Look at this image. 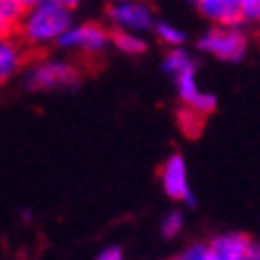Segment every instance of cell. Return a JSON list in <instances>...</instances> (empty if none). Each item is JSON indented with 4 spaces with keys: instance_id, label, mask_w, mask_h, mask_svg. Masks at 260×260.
I'll return each instance as SVG.
<instances>
[{
    "instance_id": "cell-1",
    "label": "cell",
    "mask_w": 260,
    "mask_h": 260,
    "mask_svg": "<svg viewBox=\"0 0 260 260\" xmlns=\"http://www.w3.org/2000/svg\"><path fill=\"white\" fill-rule=\"evenodd\" d=\"M72 26H74L72 10L64 8L57 0H46L39 8L26 10V15H24L22 24L17 29V39L26 48L57 46L60 39L70 31Z\"/></svg>"
},
{
    "instance_id": "cell-2",
    "label": "cell",
    "mask_w": 260,
    "mask_h": 260,
    "mask_svg": "<svg viewBox=\"0 0 260 260\" xmlns=\"http://www.w3.org/2000/svg\"><path fill=\"white\" fill-rule=\"evenodd\" d=\"M198 48L222 62H239L248 50V36L241 26H213L198 39Z\"/></svg>"
},
{
    "instance_id": "cell-3",
    "label": "cell",
    "mask_w": 260,
    "mask_h": 260,
    "mask_svg": "<svg viewBox=\"0 0 260 260\" xmlns=\"http://www.w3.org/2000/svg\"><path fill=\"white\" fill-rule=\"evenodd\" d=\"M77 79H79V70L77 64L67 62V60H41L26 74V84L34 91L74 86Z\"/></svg>"
},
{
    "instance_id": "cell-4",
    "label": "cell",
    "mask_w": 260,
    "mask_h": 260,
    "mask_svg": "<svg viewBox=\"0 0 260 260\" xmlns=\"http://www.w3.org/2000/svg\"><path fill=\"white\" fill-rule=\"evenodd\" d=\"M110 43H112V31H108L105 26L95 22H86V24H74L70 31L60 39L57 46L67 48V50H79L84 55H98Z\"/></svg>"
},
{
    "instance_id": "cell-5",
    "label": "cell",
    "mask_w": 260,
    "mask_h": 260,
    "mask_svg": "<svg viewBox=\"0 0 260 260\" xmlns=\"http://www.w3.org/2000/svg\"><path fill=\"white\" fill-rule=\"evenodd\" d=\"M110 22L115 24V31H129L139 34L148 31L155 26V17L148 3L134 0V3H124V5H110Z\"/></svg>"
},
{
    "instance_id": "cell-6",
    "label": "cell",
    "mask_w": 260,
    "mask_h": 260,
    "mask_svg": "<svg viewBox=\"0 0 260 260\" xmlns=\"http://www.w3.org/2000/svg\"><path fill=\"white\" fill-rule=\"evenodd\" d=\"M160 184L162 191L172 201H181V203L193 205V193H191V184H189V170H186V160L179 153H172L170 158L162 162L160 167Z\"/></svg>"
},
{
    "instance_id": "cell-7",
    "label": "cell",
    "mask_w": 260,
    "mask_h": 260,
    "mask_svg": "<svg viewBox=\"0 0 260 260\" xmlns=\"http://www.w3.org/2000/svg\"><path fill=\"white\" fill-rule=\"evenodd\" d=\"M253 244L255 241H251L241 232H227L208 241V253L210 260H248Z\"/></svg>"
},
{
    "instance_id": "cell-8",
    "label": "cell",
    "mask_w": 260,
    "mask_h": 260,
    "mask_svg": "<svg viewBox=\"0 0 260 260\" xmlns=\"http://www.w3.org/2000/svg\"><path fill=\"white\" fill-rule=\"evenodd\" d=\"M196 8L213 26H241L244 22L241 0H196Z\"/></svg>"
},
{
    "instance_id": "cell-9",
    "label": "cell",
    "mask_w": 260,
    "mask_h": 260,
    "mask_svg": "<svg viewBox=\"0 0 260 260\" xmlns=\"http://www.w3.org/2000/svg\"><path fill=\"white\" fill-rule=\"evenodd\" d=\"M177 84V93H179V101L191 108V110L201 112V115H210V112L217 108V98L208 91H201L198 88V81H196V72H189V74H181L174 79Z\"/></svg>"
},
{
    "instance_id": "cell-10",
    "label": "cell",
    "mask_w": 260,
    "mask_h": 260,
    "mask_svg": "<svg viewBox=\"0 0 260 260\" xmlns=\"http://www.w3.org/2000/svg\"><path fill=\"white\" fill-rule=\"evenodd\" d=\"M26 50L17 36H0V84L8 81L12 74L24 67L26 62Z\"/></svg>"
},
{
    "instance_id": "cell-11",
    "label": "cell",
    "mask_w": 260,
    "mask_h": 260,
    "mask_svg": "<svg viewBox=\"0 0 260 260\" xmlns=\"http://www.w3.org/2000/svg\"><path fill=\"white\" fill-rule=\"evenodd\" d=\"M24 15L22 0H0V36H17Z\"/></svg>"
},
{
    "instance_id": "cell-12",
    "label": "cell",
    "mask_w": 260,
    "mask_h": 260,
    "mask_svg": "<svg viewBox=\"0 0 260 260\" xmlns=\"http://www.w3.org/2000/svg\"><path fill=\"white\" fill-rule=\"evenodd\" d=\"M162 70L177 79L181 74L196 72V64H193V57H191L184 48H172V50L165 55V60H162Z\"/></svg>"
},
{
    "instance_id": "cell-13",
    "label": "cell",
    "mask_w": 260,
    "mask_h": 260,
    "mask_svg": "<svg viewBox=\"0 0 260 260\" xmlns=\"http://www.w3.org/2000/svg\"><path fill=\"white\" fill-rule=\"evenodd\" d=\"M177 124H179L184 136L196 139V136L201 134V129H203V115L196 110H191V108H186V105H181L179 110H177Z\"/></svg>"
},
{
    "instance_id": "cell-14",
    "label": "cell",
    "mask_w": 260,
    "mask_h": 260,
    "mask_svg": "<svg viewBox=\"0 0 260 260\" xmlns=\"http://www.w3.org/2000/svg\"><path fill=\"white\" fill-rule=\"evenodd\" d=\"M112 46L126 53V55H139L146 50V39L139 34H129V31H112Z\"/></svg>"
},
{
    "instance_id": "cell-15",
    "label": "cell",
    "mask_w": 260,
    "mask_h": 260,
    "mask_svg": "<svg viewBox=\"0 0 260 260\" xmlns=\"http://www.w3.org/2000/svg\"><path fill=\"white\" fill-rule=\"evenodd\" d=\"M153 29H155V36H158L160 43H165V46H170V48H181L184 41H186V34L170 22H155Z\"/></svg>"
},
{
    "instance_id": "cell-16",
    "label": "cell",
    "mask_w": 260,
    "mask_h": 260,
    "mask_svg": "<svg viewBox=\"0 0 260 260\" xmlns=\"http://www.w3.org/2000/svg\"><path fill=\"white\" fill-rule=\"evenodd\" d=\"M181 229H184V213H181V210L167 213L162 224H160V232H162V237H167V239H174Z\"/></svg>"
},
{
    "instance_id": "cell-17",
    "label": "cell",
    "mask_w": 260,
    "mask_h": 260,
    "mask_svg": "<svg viewBox=\"0 0 260 260\" xmlns=\"http://www.w3.org/2000/svg\"><path fill=\"white\" fill-rule=\"evenodd\" d=\"M177 260H210L208 244H191L177 255Z\"/></svg>"
},
{
    "instance_id": "cell-18",
    "label": "cell",
    "mask_w": 260,
    "mask_h": 260,
    "mask_svg": "<svg viewBox=\"0 0 260 260\" xmlns=\"http://www.w3.org/2000/svg\"><path fill=\"white\" fill-rule=\"evenodd\" d=\"M244 22H260V0H241Z\"/></svg>"
},
{
    "instance_id": "cell-19",
    "label": "cell",
    "mask_w": 260,
    "mask_h": 260,
    "mask_svg": "<svg viewBox=\"0 0 260 260\" xmlns=\"http://www.w3.org/2000/svg\"><path fill=\"white\" fill-rule=\"evenodd\" d=\"M95 260H124V255H122V251H119L117 246H110V248H105Z\"/></svg>"
},
{
    "instance_id": "cell-20",
    "label": "cell",
    "mask_w": 260,
    "mask_h": 260,
    "mask_svg": "<svg viewBox=\"0 0 260 260\" xmlns=\"http://www.w3.org/2000/svg\"><path fill=\"white\" fill-rule=\"evenodd\" d=\"M46 0H22V5L24 10H34V8H39V5H43Z\"/></svg>"
},
{
    "instance_id": "cell-21",
    "label": "cell",
    "mask_w": 260,
    "mask_h": 260,
    "mask_svg": "<svg viewBox=\"0 0 260 260\" xmlns=\"http://www.w3.org/2000/svg\"><path fill=\"white\" fill-rule=\"evenodd\" d=\"M248 260H260V244H253V248H251V255H248Z\"/></svg>"
},
{
    "instance_id": "cell-22",
    "label": "cell",
    "mask_w": 260,
    "mask_h": 260,
    "mask_svg": "<svg viewBox=\"0 0 260 260\" xmlns=\"http://www.w3.org/2000/svg\"><path fill=\"white\" fill-rule=\"evenodd\" d=\"M57 3H62V5H64V8H77V5H79V3H81V0H57Z\"/></svg>"
},
{
    "instance_id": "cell-23",
    "label": "cell",
    "mask_w": 260,
    "mask_h": 260,
    "mask_svg": "<svg viewBox=\"0 0 260 260\" xmlns=\"http://www.w3.org/2000/svg\"><path fill=\"white\" fill-rule=\"evenodd\" d=\"M124 3H134V0H112V5H124Z\"/></svg>"
}]
</instances>
